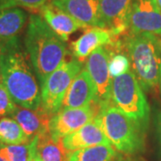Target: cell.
Here are the masks:
<instances>
[{
    "label": "cell",
    "mask_w": 161,
    "mask_h": 161,
    "mask_svg": "<svg viewBox=\"0 0 161 161\" xmlns=\"http://www.w3.org/2000/svg\"><path fill=\"white\" fill-rule=\"evenodd\" d=\"M24 46L41 87L47 78L65 61V41L40 14H31L27 24Z\"/></svg>",
    "instance_id": "obj_2"
},
{
    "label": "cell",
    "mask_w": 161,
    "mask_h": 161,
    "mask_svg": "<svg viewBox=\"0 0 161 161\" xmlns=\"http://www.w3.org/2000/svg\"><path fill=\"white\" fill-rule=\"evenodd\" d=\"M110 54L107 47H100L88 57L85 69L88 71L96 90L94 104L99 109L112 103V77L109 72Z\"/></svg>",
    "instance_id": "obj_7"
},
{
    "label": "cell",
    "mask_w": 161,
    "mask_h": 161,
    "mask_svg": "<svg viewBox=\"0 0 161 161\" xmlns=\"http://www.w3.org/2000/svg\"><path fill=\"white\" fill-rule=\"evenodd\" d=\"M38 136H35L34 138L31 140V156L28 161H43L38 154L37 151V143H38Z\"/></svg>",
    "instance_id": "obj_25"
},
{
    "label": "cell",
    "mask_w": 161,
    "mask_h": 161,
    "mask_svg": "<svg viewBox=\"0 0 161 161\" xmlns=\"http://www.w3.org/2000/svg\"><path fill=\"white\" fill-rule=\"evenodd\" d=\"M133 0H98L99 14L104 28L109 30L115 39L127 29L129 14Z\"/></svg>",
    "instance_id": "obj_10"
},
{
    "label": "cell",
    "mask_w": 161,
    "mask_h": 161,
    "mask_svg": "<svg viewBox=\"0 0 161 161\" xmlns=\"http://www.w3.org/2000/svg\"><path fill=\"white\" fill-rule=\"evenodd\" d=\"M99 111L94 103L80 108H60L50 118L49 133L53 138L63 139L92 122Z\"/></svg>",
    "instance_id": "obj_8"
},
{
    "label": "cell",
    "mask_w": 161,
    "mask_h": 161,
    "mask_svg": "<svg viewBox=\"0 0 161 161\" xmlns=\"http://www.w3.org/2000/svg\"><path fill=\"white\" fill-rule=\"evenodd\" d=\"M27 19L26 12L20 7L0 9V44L19 37Z\"/></svg>",
    "instance_id": "obj_17"
},
{
    "label": "cell",
    "mask_w": 161,
    "mask_h": 161,
    "mask_svg": "<svg viewBox=\"0 0 161 161\" xmlns=\"http://www.w3.org/2000/svg\"><path fill=\"white\" fill-rule=\"evenodd\" d=\"M158 1V6H159V8H160L161 10V0H157Z\"/></svg>",
    "instance_id": "obj_29"
},
{
    "label": "cell",
    "mask_w": 161,
    "mask_h": 161,
    "mask_svg": "<svg viewBox=\"0 0 161 161\" xmlns=\"http://www.w3.org/2000/svg\"><path fill=\"white\" fill-rule=\"evenodd\" d=\"M158 129H159V133H160V139H161V115L159 116V120H158Z\"/></svg>",
    "instance_id": "obj_28"
},
{
    "label": "cell",
    "mask_w": 161,
    "mask_h": 161,
    "mask_svg": "<svg viewBox=\"0 0 161 161\" xmlns=\"http://www.w3.org/2000/svg\"><path fill=\"white\" fill-rule=\"evenodd\" d=\"M123 42L142 88L145 91L155 89L161 80V37L131 32Z\"/></svg>",
    "instance_id": "obj_3"
},
{
    "label": "cell",
    "mask_w": 161,
    "mask_h": 161,
    "mask_svg": "<svg viewBox=\"0 0 161 161\" xmlns=\"http://www.w3.org/2000/svg\"><path fill=\"white\" fill-rule=\"evenodd\" d=\"M40 15L48 26L64 41L69 39L72 33L80 29L87 28L85 25L75 20L67 13L48 2L40 9Z\"/></svg>",
    "instance_id": "obj_14"
},
{
    "label": "cell",
    "mask_w": 161,
    "mask_h": 161,
    "mask_svg": "<svg viewBox=\"0 0 161 161\" xmlns=\"http://www.w3.org/2000/svg\"><path fill=\"white\" fill-rule=\"evenodd\" d=\"M3 83L17 106L31 110L41 107V91L19 37L0 44Z\"/></svg>",
    "instance_id": "obj_1"
},
{
    "label": "cell",
    "mask_w": 161,
    "mask_h": 161,
    "mask_svg": "<svg viewBox=\"0 0 161 161\" xmlns=\"http://www.w3.org/2000/svg\"><path fill=\"white\" fill-rule=\"evenodd\" d=\"M10 116L20 125L30 141L35 136L49 132L51 115L46 113L41 108L38 110H31L17 106Z\"/></svg>",
    "instance_id": "obj_15"
},
{
    "label": "cell",
    "mask_w": 161,
    "mask_h": 161,
    "mask_svg": "<svg viewBox=\"0 0 161 161\" xmlns=\"http://www.w3.org/2000/svg\"><path fill=\"white\" fill-rule=\"evenodd\" d=\"M111 161H142L139 160L137 158H133L132 156L125 155L123 154L121 152H117V154L115 155V157Z\"/></svg>",
    "instance_id": "obj_26"
},
{
    "label": "cell",
    "mask_w": 161,
    "mask_h": 161,
    "mask_svg": "<svg viewBox=\"0 0 161 161\" xmlns=\"http://www.w3.org/2000/svg\"><path fill=\"white\" fill-rule=\"evenodd\" d=\"M31 141L21 145L0 143V157L5 161H28L31 151Z\"/></svg>",
    "instance_id": "obj_21"
},
{
    "label": "cell",
    "mask_w": 161,
    "mask_h": 161,
    "mask_svg": "<svg viewBox=\"0 0 161 161\" xmlns=\"http://www.w3.org/2000/svg\"><path fill=\"white\" fill-rule=\"evenodd\" d=\"M160 88H161V80H160Z\"/></svg>",
    "instance_id": "obj_31"
},
{
    "label": "cell",
    "mask_w": 161,
    "mask_h": 161,
    "mask_svg": "<svg viewBox=\"0 0 161 161\" xmlns=\"http://www.w3.org/2000/svg\"><path fill=\"white\" fill-rule=\"evenodd\" d=\"M17 105L13 100L3 82H0V119L6 116H10L16 108Z\"/></svg>",
    "instance_id": "obj_24"
},
{
    "label": "cell",
    "mask_w": 161,
    "mask_h": 161,
    "mask_svg": "<svg viewBox=\"0 0 161 161\" xmlns=\"http://www.w3.org/2000/svg\"><path fill=\"white\" fill-rule=\"evenodd\" d=\"M37 151L43 161H68V152L64 147L62 139H55L49 132L38 135Z\"/></svg>",
    "instance_id": "obj_18"
},
{
    "label": "cell",
    "mask_w": 161,
    "mask_h": 161,
    "mask_svg": "<svg viewBox=\"0 0 161 161\" xmlns=\"http://www.w3.org/2000/svg\"><path fill=\"white\" fill-rule=\"evenodd\" d=\"M83 69L82 62L77 58L64 61L49 75L41 89V108L49 115L61 108L64 95L72 81Z\"/></svg>",
    "instance_id": "obj_6"
},
{
    "label": "cell",
    "mask_w": 161,
    "mask_h": 161,
    "mask_svg": "<svg viewBox=\"0 0 161 161\" xmlns=\"http://www.w3.org/2000/svg\"><path fill=\"white\" fill-rule=\"evenodd\" d=\"M62 142L68 153L92 146L111 144L104 132L98 116L76 132L64 137Z\"/></svg>",
    "instance_id": "obj_11"
},
{
    "label": "cell",
    "mask_w": 161,
    "mask_h": 161,
    "mask_svg": "<svg viewBox=\"0 0 161 161\" xmlns=\"http://www.w3.org/2000/svg\"><path fill=\"white\" fill-rule=\"evenodd\" d=\"M53 5L67 13L87 28H104L98 0H51Z\"/></svg>",
    "instance_id": "obj_12"
},
{
    "label": "cell",
    "mask_w": 161,
    "mask_h": 161,
    "mask_svg": "<svg viewBox=\"0 0 161 161\" xmlns=\"http://www.w3.org/2000/svg\"><path fill=\"white\" fill-rule=\"evenodd\" d=\"M96 98L94 83L86 69H82L72 81L64 95L61 108H80L92 105Z\"/></svg>",
    "instance_id": "obj_13"
},
{
    "label": "cell",
    "mask_w": 161,
    "mask_h": 161,
    "mask_svg": "<svg viewBox=\"0 0 161 161\" xmlns=\"http://www.w3.org/2000/svg\"><path fill=\"white\" fill-rule=\"evenodd\" d=\"M117 150L109 145H97L68 153V161H111Z\"/></svg>",
    "instance_id": "obj_19"
},
{
    "label": "cell",
    "mask_w": 161,
    "mask_h": 161,
    "mask_svg": "<svg viewBox=\"0 0 161 161\" xmlns=\"http://www.w3.org/2000/svg\"><path fill=\"white\" fill-rule=\"evenodd\" d=\"M51 0H0V9L22 6L31 10H37Z\"/></svg>",
    "instance_id": "obj_23"
},
{
    "label": "cell",
    "mask_w": 161,
    "mask_h": 161,
    "mask_svg": "<svg viewBox=\"0 0 161 161\" xmlns=\"http://www.w3.org/2000/svg\"><path fill=\"white\" fill-rule=\"evenodd\" d=\"M97 116L107 138L118 152L134 156L143 150L147 127L112 103L101 108Z\"/></svg>",
    "instance_id": "obj_4"
},
{
    "label": "cell",
    "mask_w": 161,
    "mask_h": 161,
    "mask_svg": "<svg viewBox=\"0 0 161 161\" xmlns=\"http://www.w3.org/2000/svg\"><path fill=\"white\" fill-rule=\"evenodd\" d=\"M114 36L109 30L91 28L72 44V50L75 58L83 62L92 52L100 47L110 44Z\"/></svg>",
    "instance_id": "obj_16"
},
{
    "label": "cell",
    "mask_w": 161,
    "mask_h": 161,
    "mask_svg": "<svg viewBox=\"0 0 161 161\" xmlns=\"http://www.w3.org/2000/svg\"><path fill=\"white\" fill-rule=\"evenodd\" d=\"M109 52V51H108ZM109 72L111 77L115 78L116 76L125 74L129 71L131 64L129 58H127L125 54H114V53H109Z\"/></svg>",
    "instance_id": "obj_22"
},
{
    "label": "cell",
    "mask_w": 161,
    "mask_h": 161,
    "mask_svg": "<svg viewBox=\"0 0 161 161\" xmlns=\"http://www.w3.org/2000/svg\"><path fill=\"white\" fill-rule=\"evenodd\" d=\"M112 104L131 118L148 126L150 107L133 72L116 76L112 80Z\"/></svg>",
    "instance_id": "obj_5"
},
{
    "label": "cell",
    "mask_w": 161,
    "mask_h": 161,
    "mask_svg": "<svg viewBox=\"0 0 161 161\" xmlns=\"http://www.w3.org/2000/svg\"><path fill=\"white\" fill-rule=\"evenodd\" d=\"M30 142L22 127L14 118L6 116L0 119V143L21 145Z\"/></svg>",
    "instance_id": "obj_20"
},
{
    "label": "cell",
    "mask_w": 161,
    "mask_h": 161,
    "mask_svg": "<svg viewBox=\"0 0 161 161\" xmlns=\"http://www.w3.org/2000/svg\"><path fill=\"white\" fill-rule=\"evenodd\" d=\"M132 33H150L161 37V10L157 0H133L128 20Z\"/></svg>",
    "instance_id": "obj_9"
},
{
    "label": "cell",
    "mask_w": 161,
    "mask_h": 161,
    "mask_svg": "<svg viewBox=\"0 0 161 161\" xmlns=\"http://www.w3.org/2000/svg\"><path fill=\"white\" fill-rule=\"evenodd\" d=\"M0 161H5V160H4V159H3V158H2L0 157Z\"/></svg>",
    "instance_id": "obj_30"
},
{
    "label": "cell",
    "mask_w": 161,
    "mask_h": 161,
    "mask_svg": "<svg viewBox=\"0 0 161 161\" xmlns=\"http://www.w3.org/2000/svg\"><path fill=\"white\" fill-rule=\"evenodd\" d=\"M0 82H3V77H2V62H1V56H0Z\"/></svg>",
    "instance_id": "obj_27"
}]
</instances>
